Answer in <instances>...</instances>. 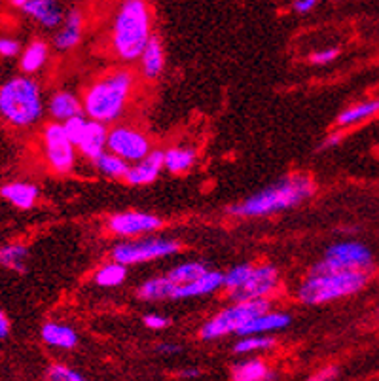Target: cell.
I'll return each mask as SVG.
<instances>
[{
    "label": "cell",
    "instance_id": "6da1fadb",
    "mask_svg": "<svg viewBox=\"0 0 379 381\" xmlns=\"http://www.w3.org/2000/svg\"><path fill=\"white\" fill-rule=\"evenodd\" d=\"M315 194V183L309 175L294 173L269 184L268 188L256 192L251 198H246L241 203L228 207V213L241 218H260V216H271L288 211L294 207L301 205Z\"/></svg>",
    "mask_w": 379,
    "mask_h": 381
},
{
    "label": "cell",
    "instance_id": "7a4b0ae2",
    "mask_svg": "<svg viewBox=\"0 0 379 381\" xmlns=\"http://www.w3.org/2000/svg\"><path fill=\"white\" fill-rule=\"evenodd\" d=\"M368 271L338 270L326 260L317 262L298 288V300L306 305H319L340 300L363 290L368 283Z\"/></svg>",
    "mask_w": 379,
    "mask_h": 381
},
{
    "label": "cell",
    "instance_id": "3957f363",
    "mask_svg": "<svg viewBox=\"0 0 379 381\" xmlns=\"http://www.w3.org/2000/svg\"><path fill=\"white\" fill-rule=\"evenodd\" d=\"M150 10L146 0H124L112 21V49L122 61L139 59L152 38Z\"/></svg>",
    "mask_w": 379,
    "mask_h": 381
},
{
    "label": "cell",
    "instance_id": "277c9868",
    "mask_svg": "<svg viewBox=\"0 0 379 381\" xmlns=\"http://www.w3.org/2000/svg\"><path fill=\"white\" fill-rule=\"evenodd\" d=\"M135 78L129 71H114L86 89L84 112L87 118L112 124L124 114Z\"/></svg>",
    "mask_w": 379,
    "mask_h": 381
},
{
    "label": "cell",
    "instance_id": "5b68a950",
    "mask_svg": "<svg viewBox=\"0 0 379 381\" xmlns=\"http://www.w3.org/2000/svg\"><path fill=\"white\" fill-rule=\"evenodd\" d=\"M44 114L38 84L29 76L8 80L0 88V116L16 127L34 126Z\"/></svg>",
    "mask_w": 379,
    "mask_h": 381
},
{
    "label": "cell",
    "instance_id": "8992f818",
    "mask_svg": "<svg viewBox=\"0 0 379 381\" xmlns=\"http://www.w3.org/2000/svg\"><path fill=\"white\" fill-rule=\"evenodd\" d=\"M271 308L268 298H254V300H245V302H233L228 305L226 310L218 311L216 315L207 321L205 325L199 330V338L203 342H211V340H218L229 334H237L243 326L260 315L264 311Z\"/></svg>",
    "mask_w": 379,
    "mask_h": 381
},
{
    "label": "cell",
    "instance_id": "52a82bcc",
    "mask_svg": "<svg viewBox=\"0 0 379 381\" xmlns=\"http://www.w3.org/2000/svg\"><path fill=\"white\" fill-rule=\"evenodd\" d=\"M179 251H181V243L174 239L146 238L116 245L112 249V260L126 264V266H137V264L152 262L158 258H167Z\"/></svg>",
    "mask_w": 379,
    "mask_h": 381
},
{
    "label": "cell",
    "instance_id": "ba28073f",
    "mask_svg": "<svg viewBox=\"0 0 379 381\" xmlns=\"http://www.w3.org/2000/svg\"><path fill=\"white\" fill-rule=\"evenodd\" d=\"M44 150L49 167L57 173H71L76 165V144L72 143L61 122L49 124L44 131Z\"/></svg>",
    "mask_w": 379,
    "mask_h": 381
},
{
    "label": "cell",
    "instance_id": "9c48e42d",
    "mask_svg": "<svg viewBox=\"0 0 379 381\" xmlns=\"http://www.w3.org/2000/svg\"><path fill=\"white\" fill-rule=\"evenodd\" d=\"M108 150L129 163L146 158L152 152L148 137L131 126H116L108 131Z\"/></svg>",
    "mask_w": 379,
    "mask_h": 381
},
{
    "label": "cell",
    "instance_id": "30bf717a",
    "mask_svg": "<svg viewBox=\"0 0 379 381\" xmlns=\"http://www.w3.org/2000/svg\"><path fill=\"white\" fill-rule=\"evenodd\" d=\"M324 260L334 268H338V270L370 271L374 256H371L370 249L363 243L341 241V243H334L326 249Z\"/></svg>",
    "mask_w": 379,
    "mask_h": 381
},
{
    "label": "cell",
    "instance_id": "8fae6325",
    "mask_svg": "<svg viewBox=\"0 0 379 381\" xmlns=\"http://www.w3.org/2000/svg\"><path fill=\"white\" fill-rule=\"evenodd\" d=\"M279 286V271L271 264H260L254 266L251 277L241 288L229 292V298L233 302H245V300H254V298H266L269 294L275 292Z\"/></svg>",
    "mask_w": 379,
    "mask_h": 381
},
{
    "label": "cell",
    "instance_id": "7c38bea8",
    "mask_svg": "<svg viewBox=\"0 0 379 381\" xmlns=\"http://www.w3.org/2000/svg\"><path fill=\"white\" fill-rule=\"evenodd\" d=\"M163 226L161 218L150 213H141V211H126L118 213L108 218V230L114 235L119 238H135L141 233H152Z\"/></svg>",
    "mask_w": 379,
    "mask_h": 381
},
{
    "label": "cell",
    "instance_id": "4fadbf2b",
    "mask_svg": "<svg viewBox=\"0 0 379 381\" xmlns=\"http://www.w3.org/2000/svg\"><path fill=\"white\" fill-rule=\"evenodd\" d=\"M163 161H165V152L152 150L146 158L135 161L133 165H129L127 175L124 181L131 186H146L152 184L161 173L163 169Z\"/></svg>",
    "mask_w": 379,
    "mask_h": 381
},
{
    "label": "cell",
    "instance_id": "5bb4252c",
    "mask_svg": "<svg viewBox=\"0 0 379 381\" xmlns=\"http://www.w3.org/2000/svg\"><path fill=\"white\" fill-rule=\"evenodd\" d=\"M220 286H224V273L220 271L209 270L194 283L182 286H173L171 292V300H188V298H199V296H207V294L216 292Z\"/></svg>",
    "mask_w": 379,
    "mask_h": 381
},
{
    "label": "cell",
    "instance_id": "9a60e30c",
    "mask_svg": "<svg viewBox=\"0 0 379 381\" xmlns=\"http://www.w3.org/2000/svg\"><path fill=\"white\" fill-rule=\"evenodd\" d=\"M21 10L46 29H57L65 21L63 10L57 4V0H29Z\"/></svg>",
    "mask_w": 379,
    "mask_h": 381
},
{
    "label": "cell",
    "instance_id": "2e32d148",
    "mask_svg": "<svg viewBox=\"0 0 379 381\" xmlns=\"http://www.w3.org/2000/svg\"><path fill=\"white\" fill-rule=\"evenodd\" d=\"M106 150H108V129H106V124L89 118L86 135L78 144V152L84 158L93 161L97 156H101Z\"/></svg>",
    "mask_w": 379,
    "mask_h": 381
},
{
    "label": "cell",
    "instance_id": "e0dca14e",
    "mask_svg": "<svg viewBox=\"0 0 379 381\" xmlns=\"http://www.w3.org/2000/svg\"><path fill=\"white\" fill-rule=\"evenodd\" d=\"M292 323V317L288 313H279V311H264L246 323L237 336H249V334H269L275 330H283Z\"/></svg>",
    "mask_w": 379,
    "mask_h": 381
},
{
    "label": "cell",
    "instance_id": "ac0fdd59",
    "mask_svg": "<svg viewBox=\"0 0 379 381\" xmlns=\"http://www.w3.org/2000/svg\"><path fill=\"white\" fill-rule=\"evenodd\" d=\"M139 61H141L142 76L146 80H156L161 76V72L165 69V49H163V44L159 42L158 36H152L148 40Z\"/></svg>",
    "mask_w": 379,
    "mask_h": 381
},
{
    "label": "cell",
    "instance_id": "d6986e66",
    "mask_svg": "<svg viewBox=\"0 0 379 381\" xmlns=\"http://www.w3.org/2000/svg\"><path fill=\"white\" fill-rule=\"evenodd\" d=\"M47 112L51 114V118L56 122H67L74 118L78 114H84V103H80V99L71 91H57L49 97L47 103Z\"/></svg>",
    "mask_w": 379,
    "mask_h": 381
},
{
    "label": "cell",
    "instance_id": "ffe728a7",
    "mask_svg": "<svg viewBox=\"0 0 379 381\" xmlns=\"http://www.w3.org/2000/svg\"><path fill=\"white\" fill-rule=\"evenodd\" d=\"M82 29H84V17L78 10H72L69 16L65 17L63 27L54 38V44L59 51H69V49L78 46L80 38H82Z\"/></svg>",
    "mask_w": 379,
    "mask_h": 381
},
{
    "label": "cell",
    "instance_id": "44dd1931",
    "mask_svg": "<svg viewBox=\"0 0 379 381\" xmlns=\"http://www.w3.org/2000/svg\"><path fill=\"white\" fill-rule=\"evenodd\" d=\"M0 196L17 209H31L38 199L40 190L31 183H8L2 184Z\"/></svg>",
    "mask_w": 379,
    "mask_h": 381
},
{
    "label": "cell",
    "instance_id": "7402d4cb",
    "mask_svg": "<svg viewBox=\"0 0 379 381\" xmlns=\"http://www.w3.org/2000/svg\"><path fill=\"white\" fill-rule=\"evenodd\" d=\"M42 340L57 347V349H74L78 345V334L71 326H65L61 323H46L40 330Z\"/></svg>",
    "mask_w": 379,
    "mask_h": 381
},
{
    "label": "cell",
    "instance_id": "603a6c76",
    "mask_svg": "<svg viewBox=\"0 0 379 381\" xmlns=\"http://www.w3.org/2000/svg\"><path fill=\"white\" fill-rule=\"evenodd\" d=\"M171 292H173V283L167 279V275H161V277L144 281L137 288V298L142 302H159V300H171Z\"/></svg>",
    "mask_w": 379,
    "mask_h": 381
},
{
    "label": "cell",
    "instance_id": "cb8c5ba5",
    "mask_svg": "<svg viewBox=\"0 0 379 381\" xmlns=\"http://www.w3.org/2000/svg\"><path fill=\"white\" fill-rule=\"evenodd\" d=\"M93 167L99 175L106 176V178H124L129 171V161L108 150L93 159Z\"/></svg>",
    "mask_w": 379,
    "mask_h": 381
},
{
    "label": "cell",
    "instance_id": "d4e9b609",
    "mask_svg": "<svg viewBox=\"0 0 379 381\" xmlns=\"http://www.w3.org/2000/svg\"><path fill=\"white\" fill-rule=\"evenodd\" d=\"M273 376L269 373V368L258 358L243 360L231 366V380L236 381H264L271 380Z\"/></svg>",
    "mask_w": 379,
    "mask_h": 381
},
{
    "label": "cell",
    "instance_id": "484cf974",
    "mask_svg": "<svg viewBox=\"0 0 379 381\" xmlns=\"http://www.w3.org/2000/svg\"><path fill=\"white\" fill-rule=\"evenodd\" d=\"M196 161H198V154L192 148H169L165 152L163 167L173 175H182L196 165Z\"/></svg>",
    "mask_w": 379,
    "mask_h": 381
},
{
    "label": "cell",
    "instance_id": "4316f807",
    "mask_svg": "<svg viewBox=\"0 0 379 381\" xmlns=\"http://www.w3.org/2000/svg\"><path fill=\"white\" fill-rule=\"evenodd\" d=\"M29 262V249L21 243H10V245L0 246V266L8 268L17 273L27 271Z\"/></svg>",
    "mask_w": 379,
    "mask_h": 381
},
{
    "label": "cell",
    "instance_id": "83f0119b",
    "mask_svg": "<svg viewBox=\"0 0 379 381\" xmlns=\"http://www.w3.org/2000/svg\"><path fill=\"white\" fill-rule=\"evenodd\" d=\"M209 268L203 262H182L179 266H174L173 270H169L165 273L167 279L173 283V286L188 285L198 281L199 277H203Z\"/></svg>",
    "mask_w": 379,
    "mask_h": 381
},
{
    "label": "cell",
    "instance_id": "f1b7e54d",
    "mask_svg": "<svg viewBox=\"0 0 379 381\" xmlns=\"http://www.w3.org/2000/svg\"><path fill=\"white\" fill-rule=\"evenodd\" d=\"M47 44L42 40H34L27 48H25L23 56H21V71L25 74H32V72L40 71L47 61Z\"/></svg>",
    "mask_w": 379,
    "mask_h": 381
},
{
    "label": "cell",
    "instance_id": "f546056e",
    "mask_svg": "<svg viewBox=\"0 0 379 381\" xmlns=\"http://www.w3.org/2000/svg\"><path fill=\"white\" fill-rule=\"evenodd\" d=\"M93 279L97 285L104 286V288L119 286L127 279V266L126 264L112 260V262L104 264L101 270H97Z\"/></svg>",
    "mask_w": 379,
    "mask_h": 381
},
{
    "label": "cell",
    "instance_id": "4dcf8cb0",
    "mask_svg": "<svg viewBox=\"0 0 379 381\" xmlns=\"http://www.w3.org/2000/svg\"><path fill=\"white\" fill-rule=\"evenodd\" d=\"M379 112V99L376 101H368V103H360L351 106L347 111H343L338 116V126L340 127H349L353 124H358V122H364V119L376 116Z\"/></svg>",
    "mask_w": 379,
    "mask_h": 381
},
{
    "label": "cell",
    "instance_id": "1f68e13d",
    "mask_svg": "<svg viewBox=\"0 0 379 381\" xmlns=\"http://www.w3.org/2000/svg\"><path fill=\"white\" fill-rule=\"evenodd\" d=\"M239 338L241 340H237V343L233 345V351L237 355H246L253 351H266L275 345V340L269 336H264V334H249V336H239Z\"/></svg>",
    "mask_w": 379,
    "mask_h": 381
},
{
    "label": "cell",
    "instance_id": "d6a6232c",
    "mask_svg": "<svg viewBox=\"0 0 379 381\" xmlns=\"http://www.w3.org/2000/svg\"><path fill=\"white\" fill-rule=\"evenodd\" d=\"M253 270V264H237V266H233L228 273H224V288L228 292H233L237 288H241L246 283V279L251 277Z\"/></svg>",
    "mask_w": 379,
    "mask_h": 381
},
{
    "label": "cell",
    "instance_id": "836d02e7",
    "mask_svg": "<svg viewBox=\"0 0 379 381\" xmlns=\"http://www.w3.org/2000/svg\"><path fill=\"white\" fill-rule=\"evenodd\" d=\"M87 124H89V118L84 116V114H78V116H74V118L63 122L65 131H67V135H69V139H71L72 143L76 144V148H78L80 141L86 135Z\"/></svg>",
    "mask_w": 379,
    "mask_h": 381
},
{
    "label": "cell",
    "instance_id": "e575fe53",
    "mask_svg": "<svg viewBox=\"0 0 379 381\" xmlns=\"http://www.w3.org/2000/svg\"><path fill=\"white\" fill-rule=\"evenodd\" d=\"M47 380L51 381H84L86 378L65 365H51L47 368Z\"/></svg>",
    "mask_w": 379,
    "mask_h": 381
},
{
    "label": "cell",
    "instance_id": "d590c367",
    "mask_svg": "<svg viewBox=\"0 0 379 381\" xmlns=\"http://www.w3.org/2000/svg\"><path fill=\"white\" fill-rule=\"evenodd\" d=\"M142 323L146 328H150V330H163L167 326L171 325V321L163 315H158V313H148V315H144L142 317Z\"/></svg>",
    "mask_w": 379,
    "mask_h": 381
},
{
    "label": "cell",
    "instance_id": "8d00e7d4",
    "mask_svg": "<svg viewBox=\"0 0 379 381\" xmlns=\"http://www.w3.org/2000/svg\"><path fill=\"white\" fill-rule=\"evenodd\" d=\"M338 57V48H326V49H319V51H313L309 56V61L315 65H326L334 61Z\"/></svg>",
    "mask_w": 379,
    "mask_h": 381
},
{
    "label": "cell",
    "instance_id": "74e56055",
    "mask_svg": "<svg viewBox=\"0 0 379 381\" xmlns=\"http://www.w3.org/2000/svg\"><path fill=\"white\" fill-rule=\"evenodd\" d=\"M21 51V46L17 40L0 38V57H16Z\"/></svg>",
    "mask_w": 379,
    "mask_h": 381
},
{
    "label": "cell",
    "instance_id": "f35d334b",
    "mask_svg": "<svg viewBox=\"0 0 379 381\" xmlns=\"http://www.w3.org/2000/svg\"><path fill=\"white\" fill-rule=\"evenodd\" d=\"M319 2H321V0H296V2H294V10H296L298 14H308V12H311L313 8H317Z\"/></svg>",
    "mask_w": 379,
    "mask_h": 381
},
{
    "label": "cell",
    "instance_id": "ab89813d",
    "mask_svg": "<svg viewBox=\"0 0 379 381\" xmlns=\"http://www.w3.org/2000/svg\"><path fill=\"white\" fill-rule=\"evenodd\" d=\"M182 351L181 345H176V343H159L158 345V353L161 355H167V357H171V355H179Z\"/></svg>",
    "mask_w": 379,
    "mask_h": 381
},
{
    "label": "cell",
    "instance_id": "60d3db41",
    "mask_svg": "<svg viewBox=\"0 0 379 381\" xmlns=\"http://www.w3.org/2000/svg\"><path fill=\"white\" fill-rule=\"evenodd\" d=\"M8 334H10V321L8 317L0 311V340L8 338Z\"/></svg>",
    "mask_w": 379,
    "mask_h": 381
},
{
    "label": "cell",
    "instance_id": "b9f144b4",
    "mask_svg": "<svg viewBox=\"0 0 379 381\" xmlns=\"http://www.w3.org/2000/svg\"><path fill=\"white\" fill-rule=\"evenodd\" d=\"M341 141V133H332L330 137H326L324 139V143L321 148H330V146H336V144L340 143Z\"/></svg>",
    "mask_w": 379,
    "mask_h": 381
},
{
    "label": "cell",
    "instance_id": "7bdbcfd3",
    "mask_svg": "<svg viewBox=\"0 0 379 381\" xmlns=\"http://www.w3.org/2000/svg\"><path fill=\"white\" fill-rule=\"evenodd\" d=\"M334 378H336V368H326V372L313 376V380H334Z\"/></svg>",
    "mask_w": 379,
    "mask_h": 381
},
{
    "label": "cell",
    "instance_id": "ee69618b",
    "mask_svg": "<svg viewBox=\"0 0 379 381\" xmlns=\"http://www.w3.org/2000/svg\"><path fill=\"white\" fill-rule=\"evenodd\" d=\"M182 378H198L199 376V370H196V368H188L186 372H181Z\"/></svg>",
    "mask_w": 379,
    "mask_h": 381
},
{
    "label": "cell",
    "instance_id": "f6af8a7d",
    "mask_svg": "<svg viewBox=\"0 0 379 381\" xmlns=\"http://www.w3.org/2000/svg\"><path fill=\"white\" fill-rule=\"evenodd\" d=\"M10 2H12L14 6H17V8H23V4L25 2H29V0H10Z\"/></svg>",
    "mask_w": 379,
    "mask_h": 381
}]
</instances>
